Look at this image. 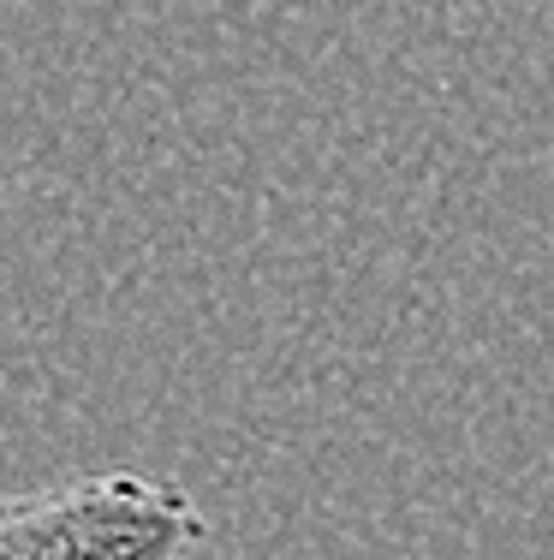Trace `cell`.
I'll use <instances>...</instances> for the list:
<instances>
[{"instance_id":"obj_1","label":"cell","mask_w":554,"mask_h":560,"mask_svg":"<svg viewBox=\"0 0 554 560\" xmlns=\"http://www.w3.org/2000/svg\"><path fill=\"white\" fill-rule=\"evenodd\" d=\"M203 530L179 483L143 471H90L0 495V560H185Z\"/></svg>"}]
</instances>
